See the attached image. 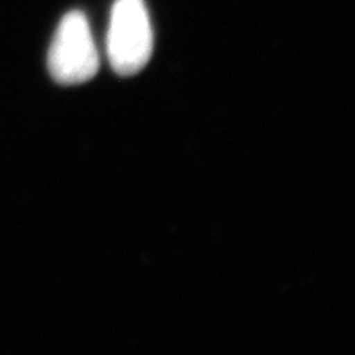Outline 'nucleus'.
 Masks as SVG:
<instances>
[{"label": "nucleus", "instance_id": "obj_1", "mask_svg": "<svg viewBox=\"0 0 355 355\" xmlns=\"http://www.w3.org/2000/svg\"><path fill=\"white\" fill-rule=\"evenodd\" d=\"M153 30L144 0H115L110 12L107 58L119 76H133L148 64Z\"/></svg>", "mask_w": 355, "mask_h": 355}, {"label": "nucleus", "instance_id": "obj_2", "mask_svg": "<svg viewBox=\"0 0 355 355\" xmlns=\"http://www.w3.org/2000/svg\"><path fill=\"white\" fill-rule=\"evenodd\" d=\"M99 66V53L86 15L79 10L66 13L48 51L51 78L63 86H76L94 78Z\"/></svg>", "mask_w": 355, "mask_h": 355}]
</instances>
